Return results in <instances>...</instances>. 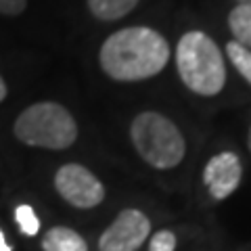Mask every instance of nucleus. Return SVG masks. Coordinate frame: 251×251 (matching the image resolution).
<instances>
[{
  "label": "nucleus",
  "instance_id": "nucleus-1",
  "mask_svg": "<svg viewBox=\"0 0 251 251\" xmlns=\"http://www.w3.org/2000/svg\"><path fill=\"white\" fill-rule=\"evenodd\" d=\"M170 61L168 40L145 25L117 29L100 44V69L115 82H140L161 72Z\"/></svg>",
  "mask_w": 251,
  "mask_h": 251
},
{
  "label": "nucleus",
  "instance_id": "nucleus-2",
  "mask_svg": "<svg viewBox=\"0 0 251 251\" xmlns=\"http://www.w3.org/2000/svg\"><path fill=\"white\" fill-rule=\"evenodd\" d=\"M176 67L188 90L214 97L226 84V65L218 44L203 31H186L176 46Z\"/></svg>",
  "mask_w": 251,
  "mask_h": 251
},
{
  "label": "nucleus",
  "instance_id": "nucleus-3",
  "mask_svg": "<svg viewBox=\"0 0 251 251\" xmlns=\"http://www.w3.org/2000/svg\"><path fill=\"white\" fill-rule=\"evenodd\" d=\"M130 138L136 153L151 168L172 170L184 159V136L174 122L157 111L138 113L130 126Z\"/></svg>",
  "mask_w": 251,
  "mask_h": 251
},
{
  "label": "nucleus",
  "instance_id": "nucleus-4",
  "mask_svg": "<svg viewBox=\"0 0 251 251\" xmlns=\"http://www.w3.org/2000/svg\"><path fill=\"white\" fill-rule=\"evenodd\" d=\"M13 132L23 145L61 151L75 143L77 124L74 115L59 103H34L15 120Z\"/></svg>",
  "mask_w": 251,
  "mask_h": 251
},
{
  "label": "nucleus",
  "instance_id": "nucleus-5",
  "mask_svg": "<svg viewBox=\"0 0 251 251\" xmlns=\"http://www.w3.org/2000/svg\"><path fill=\"white\" fill-rule=\"evenodd\" d=\"M54 188L69 205L77 209H92L103 203L105 186L82 163H65L54 174Z\"/></svg>",
  "mask_w": 251,
  "mask_h": 251
},
{
  "label": "nucleus",
  "instance_id": "nucleus-6",
  "mask_svg": "<svg viewBox=\"0 0 251 251\" xmlns=\"http://www.w3.org/2000/svg\"><path fill=\"white\" fill-rule=\"evenodd\" d=\"M151 234V220L140 209H124L99 237V251H136Z\"/></svg>",
  "mask_w": 251,
  "mask_h": 251
},
{
  "label": "nucleus",
  "instance_id": "nucleus-7",
  "mask_svg": "<svg viewBox=\"0 0 251 251\" xmlns=\"http://www.w3.org/2000/svg\"><path fill=\"white\" fill-rule=\"evenodd\" d=\"M241 176H243L241 159L234 153L224 151L207 161L205 170H203V184L207 186L211 197L222 201L230 197L239 188Z\"/></svg>",
  "mask_w": 251,
  "mask_h": 251
},
{
  "label": "nucleus",
  "instance_id": "nucleus-8",
  "mask_svg": "<svg viewBox=\"0 0 251 251\" xmlns=\"http://www.w3.org/2000/svg\"><path fill=\"white\" fill-rule=\"evenodd\" d=\"M44 251H88V243L80 232L67 226H54L42 237Z\"/></svg>",
  "mask_w": 251,
  "mask_h": 251
},
{
  "label": "nucleus",
  "instance_id": "nucleus-9",
  "mask_svg": "<svg viewBox=\"0 0 251 251\" xmlns=\"http://www.w3.org/2000/svg\"><path fill=\"white\" fill-rule=\"evenodd\" d=\"M88 9L100 21H117L130 15L140 0H86Z\"/></svg>",
  "mask_w": 251,
  "mask_h": 251
},
{
  "label": "nucleus",
  "instance_id": "nucleus-10",
  "mask_svg": "<svg viewBox=\"0 0 251 251\" xmlns=\"http://www.w3.org/2000/svg\"><path fill=\"white\" fill-rule=\"evenodd\" d=\"M228 27L234 36V42L251 50V6L237 4L228 15Z\"/></svg>",
  "mask_w": 251,
  "mask_h": 251
},
{
  "label": "nucleus",
  "instance_id": "nucleus-11",
  "mask_svg": "<svg viewBox=\"0 0 251 251\" xmlns=\"http://www.w3.org/2000/svg\"><path fill=\"white\" fill-rule=\"evenodd\" d=\"M226 54H228V59L234 65V69L245 77V82L251 84V50L232 40V42L226 44Z\"/></svg>",
  "mask_w": 251,
  "mask_h": 251
},
{
  "label": "nucleus",
  "instance_id": "nucleus-12",
  "mask_svg": "<svg viewBox=\"0 0 251 251\" xmlns=\"http://www.w3.org/2000/svg\"><path fill=\"white\" fill-rule=\"evenodd\" d=\"M15 222L19 224L21 232L27 234V237H36L38 230H40V220H38L34 207L25 205V203L15 207Z\"/></svg>",
  "mask_w": 251,
  "mask_h": 251
},
{
  "label": "nucleus",
  "instance_id": "nucleus-13",
  "mask_svg": "<svg viewBox=\"0 0 251 251\" xmlns=\"http://www.w3.org/2000/svg\"><path fill=\"white\" fill-rule=\"evenodd\" d=\"M176 249V234L172 230H159L151 237L149 251H174Z\"/></svg>",
  "mask_w": 251,
  "mask_h": 251
},
{
  "label": "nucleus",
  "instance_id": "nucleus-14",
  "mask_svg": "<svg viewBox=\"0 0 251 251\" xmlns=\"http://www.w3.org/2000/svg\"><path fill=\"white\" fill-rule=\"evenodd\" d=\"M27 0H0V15H6V17H17L25 11Z\"/></svg>",
  "mask_w": 251,
  "mask_h": 251
},
{
  "label": "nucleus",
  "instance_id": "nucleus-15",
  "mask_svg": "<svg viewBox=\"0 0 251 251\" xmlns=\"http://www.w3.org/2000/svg\"><path fill=\"white\" fill-rule=\"evenodd\" d=\"M6 94H9V90H6V84H4V77L0 75V103L6 99Z\"/></svg>",
  "mask_w": 251,
  "mask_h": 251
},
{
  "label": "nucleus",
  "instance_id": "nucleus-16",
  "mask_svg": "<svg viewBox=\"0 0 251 251\" xmlns=\"http://www.w3.org/2000/svg\"><path fill=\"white\" fill-rule=\"evenodd\" d=\"M0 251H13V247L6 243V239H4V232L0 230Z\"/></svg>",
  "mask_w": 251,
  "mask_h": 251
},
{
  "label": "nucleus",
  "instance_id": "nucleus-17",
  "mask_svg": "<svg viewBox=\"0 0 251 251\" xmlns=\"http://www.w3.org/2000/svg\"><path fill=\"white\" fill-rule=\"evenodd\" d=\"M239 4H247V6H251V0H237Z\"/></svg>",
  "mask_w": 251,
  "mask_h": 251
},
{
  "label": "nucleus",
  "instance_id": "nucleus-18",
  "mask_svg": "<svg viewBox=\"0 0 251 251\" xmlns=\"http://www.w3.org/2000/svg\"><path fill=\"white\" fill-rule=\"evenodd\" d=\"M247 145H249V151H251V130H249V138H247Z\"/></svg>",
  "mask_w": 251,
  "mask_h": 251
}]
</instances>
